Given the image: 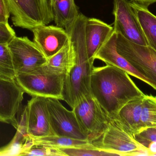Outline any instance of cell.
<instances>
[{
	"label": "cell",
	"mask_w": 156,
	"mask_h": 156,
	"mask_svg": "<svg viewBox=\"0 0 156 156\" xmlns=\"http://www.w3.org/2000/svg\"><path fill=\"white\" fill-rule=\"evenodd\" d=\"M90 86L92 95L111 119L128 102L145 95L126 71L112 65L94 67Z\"/></svg>",
	"instance_id": "1"
},
{
	"label": "cell",
	"mask_w": 156,
	"mask_h": 156,
	"mask_svg": "<svg viewBox=\"0 0 156 156\" xmlns=\"http://www.w3.org/2000/svg\"><path fill=\"white\" fill-rule=\"evenodd\" d=\"M87 17L80 13L72 24L66 28L76 53V65L65 76L63 101L72 109L81 100L91 95V74L94 62L89 60L85 43V23Z\"/></svg>",
	"instance_id": "2"
},
{
	"label": "cell",
	"mask_w": 156,
	"mask_h": 156,
	"mask_svg": "<svg viewBox=\"0 0 156 156\" xmlns=\"http://www.w3.org/2000/svg\"><path fill=\"white\" fill-rule=\"evenodd\" d=\"M65 76L52 71L44 64L31 72L17 74L15 80L24 92L32 97L63 100Z\"/></svg>",
	"instance_id": "3"
},
{
	"label": "cell",
	"mask_w": 156,
	"mask_h": 156,
	"mask_svg": "<svg viewBox=\"0 0 156 156\" xmlns=\"http://www.w3.org/2000/svg\"><path fill=\"white\" fill-rule=\"evenodd\" d=\"M91 143L115 156H150L147 148L137 143L115 119L110 118L103 133Z\"/></svg>",
	"instance_id": "4"
},
{
	"label": "cell",
	"mask_w": 156,
	"mask_h": 156,
	"mask_svg": "<svg viewBox=\"0 0 156 156\" xmlns=\"http://www.w3.org/2000/svg\"><path fill=\"white\" fill-rule=\"evenodd\" d=\"M72 110L89 142L91 143L102 135L110 118L92 94L83 99Z\"/></svg>",
	"instance_id": "5"
},
{
	"label": "cell",
	"mask_w": 156,
	"mask_h": 156,
	"mask_svg": "<svg viewBox=\"0 0 156 156\" xmlns=\"http://www.w3.org/2000/svg\"><path fill=\"white\" fill-rule=\"evenodd\" d=\"M116 49L135 68L152 82L156 90V52L149 45L133 43L117 34Z\"/></svg>",
	"instance_id": "6"
},
{
	"label": "cell",
	"mask_w": 156,
	"mask_h": 156,
	"mask_svg": "<svg viewBox=\"0 0 156 156\" xmlns=\"http://www.w3.org/2000/svg\"><path fill=\"white\" fill-rule=\"evenodd\" d=\"M7 45L16 75L31 72L47 62L39 48L27 37L15 36Z\"/></svg>",
	"instance_id": "7"
},
{
	"label": "cell",
	"mask_w": 156,
	"mask_h": 156,
	"mask_svg": "<svg viewBox=\"0 0 156 156\" xmlns=\"http://www.w3.org/2000/svg\"><path fill=\"white\" fill-rule=\"evenodd\" d=\"M114 31L133 43L148 45L135 12L128 0H113Z\"/></svg>",
	"instance_id": "8"
},
{
	"label": "cell",
	"mask_w": 156,
	"mask_h": 156,
	"mask_svg": "<svg viewBox=\"0 0 156 156\" xmlns=\"http://www.w3.org/2000/svg\"><path fill=\"white\" fill-rule=\"evenodd\" d=\"M59 100L58 99L47 98L50 124L54 135L88 141L73 110H67Z\"/></svg>",
	"instance_id": "9"
},
{
	"label": "cell",
	"mask_w": 156,
	"mask_h": 156,
	"mask_svg": "<svg viewBox=\"0 0 156 156\" xmlns=\"http://www.w3.org/2000/svg\"><path fill=\"white\" fill-rule=\"evenodd\" d=\"M27 133L33 138L55 135L50 124L47 98L32 97L22 115Z\"/></svg>",
	"instance_id": "10"
},
{
	"label": "cell",
	"mask_w": 156,
	"mask_h": 156,
	"mask_svg": "<svg viewBox=\"0 0 156 156\" xmlns=\"http://www.w3.org/2000/svg\"><path fill=\"white\" fill-rule=\"evenodd\" d=\"M14 25L29 29L45 24L38 0H4Z\"/></svg>",
	"instance_id": "11"
},
{
	"label": "cell",
	"mask_w": 156,
	"mask_h": 156,
	"mask_svg": "<svg viewBox=\"0 0 156 156\" xmlns=\"http://www.w3.org/2000/svg\"><path fill=\"white\" fill-rule=\"evenodd\" d=\"M24 91L15 80L0 78V122L17 128L16 115L23 100Z\"/></svg>",
	"instance_id": "12"
},
{
	"label": "cell",
	"mask_w": 156,
	"mask_h": 156,
	"mask_svg": "<svg viewBox=\"0 0 156 156\" xmlns=\"http://www.w3.org/2000/svg\"><path fill=\"white\" fill-rule=\"evenodd\" d=\"M32 31L34 42L47 59L56 54L69 40L66 29L56 25H40Z\"/></svg>",
	"instance_id": "13"
},
{
	"label": "cell",
	"mask_w": 156,
	"mask_h": 156,
	"mask_svg": "<svg viewBox=\"0 0 156 156\" xmlns=\"http://www.w3.org/2000/svg\"><path fill=\"white\" fill-rule=\"evenodd\" d=\"M117 36V33L113 31L95 54L94 59L101 60L106 65L120 68L126 71L129 75L137 78L155 89L154 85L151 81L135 68L124 57L118 53L116 49Z\"/></svg>",
	"instance_id": "14"
},
{
	"label": "cell",
	"mask_w": 156,
	"mask_h": 156,
	"mask_svg": "<svg viewBox=\"0 0 156 156\" xmlns=\"http://www.w3.org/2000/svg\"><path fill=\"white\" fill-rule=\"evenodd\" d=\"M114 31L113 27L96 18L87 17L85 25V43L89 60L94 63V56Z\"/></svg>",
	"instance_id": "15"
},
{
	"label": "cell",
	"mask_w": 156,
	"mask_h": 156,
	"mask_svg": "<svg viewBox=\"0 0 156 156\" xmlns=\"http://www.w3.org/2000/svg\"><path fill=\"white\" fill-rule=\"evenodd\" d=\"M128 102L120 110L115 119L132 136L141 129V114L145 96Z\"/></svg>",
	"instance_id": "16"
},
{
	"label": "cell",
	"mask_w": 156,
	"mask_h": 156,
	"mask_svg": "<svg viewBox=\"0 0 156 156\" xmlns=\"http://www.w3.org/2000/svg\"><path fill=\"white\" fill-rule=\"evenodd\" d=\"M76 50L69 38V41L59 51L48 59L45 65L52 71L66 75L76 65Z\"/></svg>",
	"instance_id": "17"
},
{
	"label": "cell",
	"mask_w": 156,
	"mask_h": 156,
	"mask_svg": "<svg viewBox=\"0 0 156 156\" xmlns=\"http://www.w3.org/2000/svg\"><path fill=\"white\" fill-rule=\"evenodd\" d=\"M50 7L56 25L65 29L75 21L80 13L75 0H55Z\"/></svg>",
	"instance_id": "18"
},
{
	"label": "cell",
	"mask_w": 156,
	"mask_h": 156,
	"mask_svg": "<svg viewBox=\"0 0 156 156\" xmlns=\"http://www.w3.org/2000/svg\"><path fill=\"white\" fill-rule=\"evenodd\" d=\"M131 5L143 28L148 45L156 52V16L151 13L147 7L132 2Z\"/></svg>",
	"instance_id": "19"
},
{
	"label": "cell",
	"mask_w": 156,
	"mask_h": 156,
	"mask_svg": "<svg viewBox=\"0 0 156 156\" xmlns=\"http://www.w3.org/2000/svg\"><path fill=\"white\" fill-rule=\"evenodd\" d=\"M33 145L45 146L54 148L63 147H94L91 143L87 140H79L66 136L52 135L40 138L31 136Z\"/></svg>",
	"instance_id": "20"
},
{
	"label": "cell",
	"mask_w": 156,
	"mask_h": 156,
	"mask_svg": "<svg viewBox=\"0 0 156 156\" xmlns=\"http://www.w3.org/2000/svg\"><path fill=\"white\" fill-rule=\"evenodd\" d=\"M141 129L156 127V96L152 95L145 96L141 111Z\"/></svg>",
	"instance_id": "21"
},
{
	"label": "cell",
	"mask_w": 156,
	"mask_h": 156,
	"mask_svg": "<svg viewBox=\"0 0 156 156\" xmlns=\"http://www.w3.org/2000/svg\"><path fill=\"white\" fill-rule=\"evenodd\" d=\"M15 71L7 44H0V78L15 79Z\"/></svg>",
	"instance_id": "22"
},
{
	"label": "cell",
	"mask_w": 156,
	"mask_h": 156,
	"mask_svg": "<svg viewBox=\"0 0 156 156\" xmlns=\"http://www.w3.org/2000/svg\"><path fill=\"white\" fill-rule=\"evenodd\" d=\"M59 149L66 156H115L112 153L100 150L94 146L92 147H63Z\"/></svg>",
	"instance_id": "23"
},
{
	"label": "cell",
	"mask_w": 156,
	"mask_h": 156,
	"mask_svg": "<svg viewBox=\"0 0 156 156\" xmlns=\"http://www.w3.org/2000/svg\"><path fill=\"white\" fill-rule=\"evenodd\" d=\"M20 156H66L59 148L33 145V142L32 144L23 151Z\"/></svg>",
	"instance_id": "24"
},
{
	"label": "cell",
	"mask_w": 156,
	"mask_h": 156,
	"mask_svg": "<svg viewBox=\"0 0 156 156\" xmlns=\"http://www.w3.org/2000/svg\"><path fill=\"white\" fill-rule=\"evenodd\" d=\"M134 138L137 143L147 149L150 143L156 142V126L141 129L134 135Z\"/></svg>",
	"instance_id": "25"
},
{
	"label": "cell",
	"mask_w": 156,
	"mask_h": 156,
	"mask_svg": "<svg viewBox=\"0 0 156 156\" xmlns=\"http://www.w3.org/2000/svg\"><path fill=\"white\" fill-rule=\"evenodd\" d=\"M16 36L8 23H0V44H8Z\"/></svg>",
	"instance_id": "26"
},
{
	"label": "cell",
	"mask_w": 156,
	"mask_h": 156,
	"mask_svg": "<svg viewBox=\"0 0 156 156\" xmlns=\"http://www.w3.org/2000/svg\"><path fill=\"white\" fill-rule=\"evenodd\" d=\"M10 13L4 0H0V23H8Z\"/></svg>",
	"instance_id": "27"
},
{
	"label": "cell",
	"mask_w": 156,
	"mask_h": 156,
	"mask_svg": "<svg viewBox=\"0 0 156 156\" xmlns=\"http://www.w3.org/2000/svg\"><path fill=\"white\" fill-rule=\"evenodd\" d=\"M132 2L136 3L139 5L147 7L151 5L156 2V0H131Z\"/></svg>",
	"instance_id": "28"
},
{
	"label": "cell",
	"mask_w": 156,
	"mask_h": 156,
	"mask_svg": "<svg viewBox=\"0 0 156 156\" xmlns=\"http://www.w3.org/2000/svg\"><path fill=\"white\" fill-rule=\"evenodd\" d=\"M148 152L150 156H155L156 155V142H151L147 147Z\"/></svg>",
	"instance_id": "29"
}]
</instances>
